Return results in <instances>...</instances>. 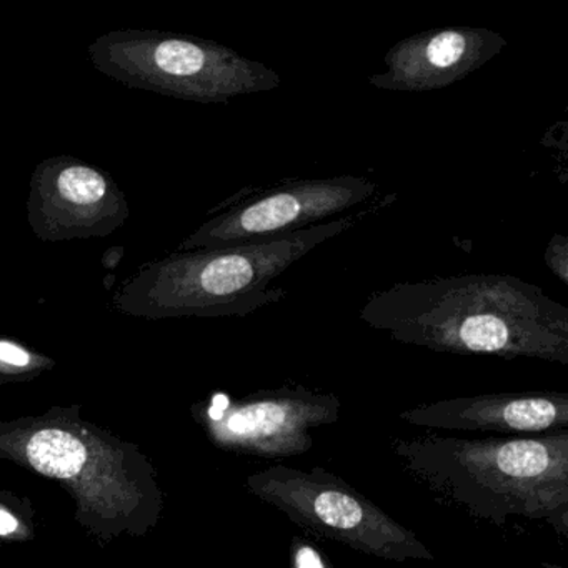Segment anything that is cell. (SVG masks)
<instances>
[{"instance_id":"obj_6","label":"cell","mask_w":568,"mask_h":568,"mask_svg":"<svg viewBox=\"0 0 568 568\" xmlns=\"http://www.w3.org/2000/svg\"><path fill=\"white\" fill-rule=\"evenodd\" d=\"M245 487L294 524L382 560H434L424 541L337 475L272 465L248 475Z\"/></svg>"},{"instance_id":"obj_10","label":"cell","mask_w":568,"mask_h":568,"mask_svg":"<svg viewBox=\"0 0 568 568\" xmlns=\"http://www.w3.org/2000/svg\"><path fill=\"white\" fill-rule=\"evenodd\" d=\"M507 45L487 28H444L397 42L385 54L387 71L371 75L368 85L381 91H438L484 68Z\"/></svg>"},{"instance_id":"obj_7","label":"cell","mask_w":568,"mask_h":568,"mask_svg":"<svg viewBox=\"0 0 568 568\" xmlns=\"http://www.w3.org/2000/svg\"><path fill=\"white\" fill-rule=\"evenodd\" d=\"M375 192L377 184L358 175L298 179L245 191L242 197L221 205L219 214L195 229L175 251L234 247L294 234L347 214L371 201Z\"/></svg>"},{"instance_id":"obj_2","label":"cell","mask_w":568,"mask_h":568,"mask_svg":"<svg viewBox=\"0 0 568 568\" xmlns=\"http://www.w3.org/2000/svg\"><path fill=\"white\" fill-rule=\"evenodd\" d=\"M415 480L471 517L501 527L541 521L568 537V430L534 437L422 435L392 445Z\"/></svg>"},{"instance_id":"obj_12","label":"cell","mask_w":568,"mask_h":568,"mask_svg":"<svg viewBox=\"0 0 568 568\" xmlns=\"http://www.w3.org/2000/svg\"><path fill=\"white\" fill-rule=\"evenodd\" d=\"M55 362L48 355L22 344L18 338L0 335V384L24 382L51 371Z\"/></svg>"},{"instance_id":"obj_5","label":"cell","mask_w":568,"mask_h":568,"mask_svg":"<svg viewBox=\"0 0 568 568\" xmlns=\"http://www.w3.org/2000/svg\"><path fill=\"white\" fill-rule=\"evenodd\" d=\"M95 71L131 89L199 104L271 92L282 79L241 52L195 36L119 29L88 48Z\"/></svg>"},{"instance_id":"obj_3","label":"cell","mask_w":568,"mask_h":568,"mask_svg":"<svg viewBox=\"0 0 568 568\" xmlns=\"http://www.w3.org/2000/svg\"><path fill=\"white\" fill-rule=\"evenodd\" d=\"M395 201L397 195H385L362 211L268 241L172 252L142 264L122 281L108 307L148 321L245 317L287 297L285 288L268 285L312 248L357 227Z\"/></svg>"},{"instance_id":"obj_14","label":"cell","mask_w":568,"mask_h":568,"mask_svg":"<svg viewBox=\"0 0 568 568\" xmlns=\"http://www.w3.org/2000/svg\"><path fill=\"white\" fill-rule=\"evenodd\" d=\"M545 262L555 277L568 284V239L565 235H554L545 251Z\"/></svg>"},{"instance_id":"obj_13","label":"cell","mask_w":568,"mask_h":568,"mask_svg":"<svg viewBox=\"0 0 568 568\" xmlns=\"http://www.w3.org/2000/svg\"><path fill=\"white\" fill-rule=\"evenodd\" d=\"M291 568H332V565L314 544L295 537L291 544Z\"/></svg>"},{"instance_id":"obj_11","label":"cell","mask_w":568,"mask_h":568,"mask_svg":"<svg viewBox=\"0 0 568 568\" xmlns=\"http://www.w3.org/2000/svg\"><path fill=\"white\" fill-rule=\"evenodd\" d=\"M414 427L480 432L501 437H534L567 430L568 395L564 392H508L447 398L402 412Z\"/></svg>"},{"instance_id":"obj_9","label":"cell","mask_w":568,"mask_h":568,"mask_svg":"<svg viewBox=\"0 0 568 568\" xmlns=\"http://www.w3.org/2000/svg\"><path fill=\"white\" fill-rule=\"evenodd\" d=\"M131 215L109 172L72 155L41 161L29 184L28 222L42 242L108 237Z\"/></svg>"},{"instance_id":"obj_1","label":"cell","mask_w":568,"mask_h":568,"mask_svg":"<svg viewBox=\"0 0 568 568\" xmlns=\"http://www.w3.org/2000/svg\"><path fill=\"white\" fill-rule=\"evenodd\" d=\"M358 317L428 351L568 365V308L511 275L400 282L372 294Z\"/></svg>"},{"instance_id":"obj_4","label":"cell","mask_w":568,"mask_h":568,"mask_svg":"<svg viewBox=\"0 0 568 568\" xmlns=\"http://www.w3.org/2000/svg\"><path fill=\"white\" fill-rule=\"evenodd\" d=\"M0 457L54 478L78 500V517L102 538L144 534L162 495L149 462L132 445L55 407L41 417L0 424Z\"/></svg>"},{"instance_id":"obj_15","label":"cell","mask_w":568,"mask_h":568,"mask_svg":"<svg viewBox=\"0 0 568 568\" xmlns=\"http://www.w3.org/2000/svg\"><path fill=\"white\" fill-rule=\"evenodd\" d=\"M19 528H21V521L18 520V517H14L8 508L0 507V537L16 534Z\"/></svg>"},{"instance_id":"obj_16","label":"cell","mask_w":568,"mask_h":568,"mask_svg":"<svg viewBox=\"0 0 568 568\" xmlns=\"http://www.w3.org/2000/svg\"><path fill=\"white\" fill-rule=\"evenodd\" d=\"M124 257V247H112L105 252L104 257H102V264H104L105 268H115L119 265V262Z\"/></svg>"},{"instance_id":"obj_8","label":"cell","mask_w":568,"mask_h":568,"mask_svg":"<svg viewBox=\"0 0 568 568\" xmlns=\"http://www.w3.org/2000/svg\"><path fill=\"white\" fill-rule=\"evenodd\" d=\"M341 408V398L334 394L282 387L237 400L214 395L205 405L202 422L219 447L274 460L311 450V432L337 422Z\"/></svg>"}]
</instances>
